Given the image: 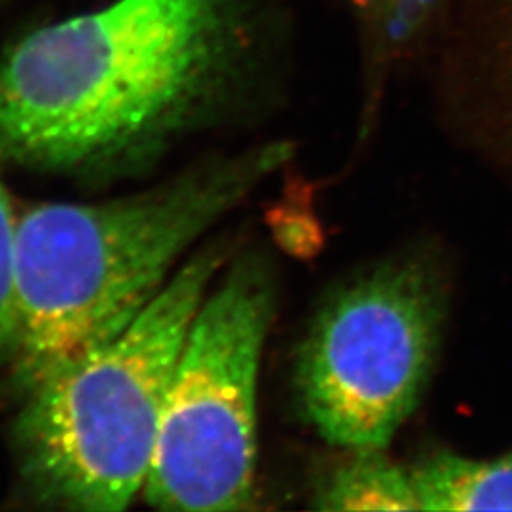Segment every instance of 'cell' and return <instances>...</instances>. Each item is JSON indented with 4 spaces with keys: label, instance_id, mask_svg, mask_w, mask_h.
Segmentation results:
<instances>
[{
    "label": "cell",
    "instance_id": "6da1fadb",
    "mask_svg": "<svg viewBox=\"0 0 512 512\" xmlns=\"http://www.w3.org/2000/svg\"><path fill=\"white\" fill-rule=\"evenodd\" d=\"M287 0H116L0 57V164L67 171L217 120L287 61Z\"/></svg>",
    "mask_w": 512,
    "mask_h": 512
},
{
    "label": "cell",
    "instance_id": "7a4b0ae2",
    "mask_svg": "<svg viewBox=\"0 0 512 512\" xmlns=\"http://www.w3.org/2000/svg\"><path fill=\"white\" fill-rule=\"evenodd\" d=\"M274 141L202 164L152 190L105 203H38L18 215L16 349L23 397L126 329L179 260L289 162Z\"/></svg>",
    "mask_w": 512,
    "mask_h": 512
},
{
    "label": "cell",
    "instance_id": "3957f363",
    "mask_svg": "<svg viewBox=\"0 0 512 512\" xmlns=\"http://www.w3.org/2000/svg\"><path fill=\"white\" fill-rule=\"evenodd\" d=\"M226 258L198 249L126 329L23 397L14 450L40 503L118 512L143 494L186 332Z\"/></svg>",
    "mask_w": 512,
    "mask_h": 512
},
{
    "label": "cell",
    "instance_id": "277c9868",
    "mask_svg": "<svg viewBox=\"0 0 512 512\" xmlns=\"http://www.w3.org/2000/svg\"><path fill=\"white\" fill-rule=\"evenodd\" d=\"M446 287L423 256H397L336 287L296 359V395L319 437L385 450L412 418L439 359Z\"/></svg>",
    "mask_w": 512,
    "mask_h": 512
},
{
    "label": "cell",
    "instance_id": "5b68a950",
    "mask_svg": "<svg viewBox=\"0 0 512 512\" xmlns=\"http://www.w3.org/2000/svg\"><path fill=\"white\" fill-rule=\"evenodd\" d=\"M275 293L255 256L220 272L196 311L169 387L143 497L162 511H241L258 456V374Z\"/></svg>",
    "mask_w": 512,
    "mask_h": 512
},
{
    "label": "cell",
    "instance_id": "8992f818",
    "mask_svg": "<svg viewBox=\"0 0 512 512\" xmlns=\"http://www.w3.org/2000/svg\"><path fill=\"white\" fill-rule=\"evenodd\" d=\"M353 21L370 95L431 54L450 0H338Z\"/></svg>",
    "mask_w": 512,
    "mask_h": 512
},
{
    "label": "cell",
    "instance_id": "52a82bcc",
    "mask_svg": "<svg viewBox=\"0 0 512 512\" xmlns=\"http://www.w3.org/2000/svg\"><path fill=\"white\" fill-rule=\"evenodd\" d=\"M410 471L420 511H512V450L488 459L439 452Z\"/></svg>",
    "mask_w": 512,
    "mask_h": 512
},
{
    "label": "cell",
    "instance_id": "ba28073f",
    "mask_svg": "<svg viewBox=\"0 0 512 512\" xmlns=\"http://www.w3.org/2000/svg\"><path fill=\"white\" fill-rule=\"evenodd\" d=\"M348 458L323 476L313 494L317 511H420L412 471L384 450H349Z\"/></svg>",
    "mask_w": 512,
    "mask_h": 512
},
{
    "label": "cell",
    "instance_id": "9c48e42d",
    "mask_svg": "<svg viewBox=\"0 0 512 512\" xmlns=\"http://www.w3.org/2000/svg\"><path fill=\"white\" fill-rule=\"evenodd\" d=\"M433 50L475 59L512 88V0H450Z\"/></svg>",
    "mask_w": 512,
    "mask_h": 512
},
{
    "label": "cell",
    "instance_id": "30bf717a",
    "mask_svg": "<svg viewBox=\"0 0 512 512\" xmlns=\"http://www.w3.org/2000/svg\"><path fill=\"white\" fill-rule=\"evenodd\" d=\"M18 215L0 177V366L10 365L16 349L18 323L14 302V253Z\"/></svg>",
    "mask_w": 512,
    "mask_h": 512
}]
</instances>
